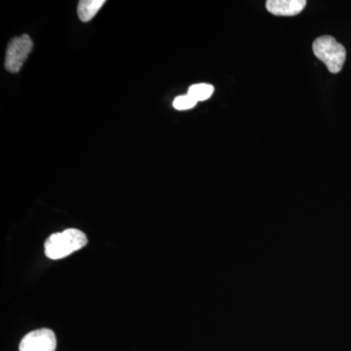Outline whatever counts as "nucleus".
Here are the masks:
<instances>
[{"label":"nucleus","mask_w":351,"mask_h":351,"mask_svg":"<svg viewBox=\"0 0 351 351\" xmlns=\"http://www.w3.org/2000/svg\"><path fill=\"white\" fill-rule=\"evenodd\" d=\"M34 47V43L27 34L13 38L8 44L5 55V69L9 73H17L27 61Z\"/></svg>","instance_id":"7ed1b4c3"},{"label":"nucleus","mask_w":351,"mask_h":351,"mask_svg":"<svg viewBox=\"0 0 351 351\" xmlns=\"http://www.w3.org/2000/svg\"><path fill=\"white\" fill-rule=\"evenodd\" d=\"M214 91L213 85L207 84V83H199V84L191 85L189 88L188 94L198 103V101H206L211 98Z\"/></svg>","instance_id":"0eeeda50"},{"label":"nucleus","mask_w":351,"mask_h":351,"mask_svg":"<svg viewBox=\"0 0 351 351\" xmlns=\"http://www.w3.org/2000/svg\"><path fill=\"white\" fill-rule=\"evenodd\" d=\"M196 104H197V101L193 97L189 96V94L182 95V96H178L177 98H175L174 101H173V107L178 110H188L195 108Z\"/></svg>","instance_id":"6e6552de"},{"label":"nucleus","mask_w":351,"mask_h":351,"mask_svg":"<svg viewBox=\"0 0 351 351\" xmlns=\"http://www.w3.org/2000/svg\"><path fill=\"white\" fill-rule=\"evenodd\" d=\"M57 346V339L52 330H34L25 335L21 341L20 351H55Z\"/></svg>","instance_id":"20e7f679"},{"label":"nucleus","mask_w":351,"mask_h":351,"mask_svg":"<svg viewBox=\"0 0 351 351\" xmlns=\"http://www.w3.org/2000/svg\"><path fill=\"white\" fill-rule=\"evenodd\" d=\"M105 3V0H82L77 6L78 18L82 22H90Z\"/></svg>","instance_id":"423d86ee"},{"label":"nucleus","mask_w":351,"mask_h":351,"mask_svg":"<svg viewBox=\"0 0 351 351\" xmlns=\"http://www.w3.org/2000/svg\"><path fill=\"white\" fill-rule=\"evenodd\" d=\"M87 243L84 232L76 228H69L48 237L45 242V255L51 260H60L80 250Z\"/></svg>","instance_id":"f257e3e1"},{"label":"nucleus","mask_w":351,"mask_h":351,"mask_svg":"<svg viewBox=\"0 0 351 351\" xmlns=\"http://www.w3.org/2000/svg\"><path fill=\"white\" fill-rule=\"evenodd\" d=\"M314 55L326 64L328 71L339 73L343 69L346 59V50L343 44L339 43L332 36H323L313 43Z\"/></svg>","instance_id":"f03ea898"},{"label":"nucleus","mask_w":351,"mask_h":351,"mask_svg":"<svg viewBox=\"0 0 351 351\" xmlns=\"http://www.w3.org/2000/svg\"><path fill=\"white\" fill-rule=\"evenodd\" d=\"M306 5V0H269L265 4L269 13L287 17L301 13Z\"/></svg>","instance_id":"39448f33"}]
</instances>
